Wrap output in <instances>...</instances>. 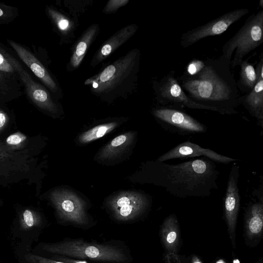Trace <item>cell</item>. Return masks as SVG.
Here are the masks:
<instances>
[{"label":"cell","mask_w":263,"mask_h":263,"mask_svg":"<svg viewBox=\"0 0 263 263\" xmlns=\"http://www.w3.org/2000/svg\"><path fill=\"white\" fill-rule=\"evenodd\" d=\"M117 123L110 122L97 125L83 133L79 138L81 143H87L102 138L111 132L117 126Z\"/></svg>","instance_id":"cell-26"},{"label":"cell","mask_w":263,"mask_h":263,"mask_svg":"<svg viewBox=\"0 0 263 263\" xmlns=\"http://www.w3.org/2000/svg\"><path fill=\"white\" fill-rule=\"evenodd\" d=\"M50 200L62 219L77 224H84L87 217L84 201L75 193L64 189L53 190Z\"/></svg>","instance_id":"cell-11"},{"label":"cell","mask_w":263,"mask_h":263,"mask_svg":"<svg viewBox=\"0 0 263 263\" xmlns=\"http://www.w3.org/2000/svg\"><path fill=\"white\" fill-rule=\"evenodd\" d=\"M42 249L56 255L98 261L121 262L127 259L123 251L116 247L81 240L45 243Z\"/></svg>","instance_id":"cell-6"},{"label":"cell","mask_w":263,"mask_h":263,"mask_svg":"<svg viewBox=\"0 0 263 263\" xmlns=\"http://www.w3.org/2000/svg\"><path fill=\"white\" fill-rule=\"evenodd\" d=\"M239 166L234 162L230 171L224 199V213L228 232L233 247L235 246V230L240 207L238 186Z\"/></svg>","instance_id":"cell-14"},{"label":"cell","mask_w":263,"mask_h":263,"mask_svg":"<svg viewBox=\"0 0 263 263\" xmlns=\"http://www.w3.org/2000/svg\"><path fill=\"white\" fill-rule=\"evenodd\" d=\"M192 263H202V262L200 261V260L197 257H194L192 259Z\"/></svg>","instance_id":"cell-34"},{"label":"cell","mask_w":263,"mask_h":263,"mask_svg":"<svg viewBox=\"0 0 263 263\" xmlns=\"http://www.w3.org/2000/svg\"><path fill=\"white\" fill-rule=\"evenodd\" d=\"M246 231L250 238L258 237L262 233L263 227L262 198L251 203L246 215Z\"/></svg>","instance_id":"cell-21"},{"label":"cell","mask_w":263,"mask_h":263,"mask_svg":"<svg viewBox=\"0 0 263 263\" xmlns=\"http://www.w3.org/2000/svg\"><path fill=\"white\" fill-rule=\"evenodd\" d=\"M46 13L54 28L60 35L65 36L71 33L74 28L73 22L52 6H46Z\"/></svg>","instance_id":"cell-25"},{"label":"cell","mask_w":263,"mask_h":263,"mask_svg":"<svg viewBox=\"0 0 263 263\" xmlns=\"http://www.w3.org/2000/svg\"><path fill=\"white\" fill-rule=\"evenodd\" d=\"M257 81L254 87L249 92L240 96V104L255 118L258 125L263 126V56L255 67Z\"/></svg>","instance_id":"cell-16"},{"label":"cell","mask_w":263,"mask_h":263,"mask_svg":"<svg viewBox=\"0 0 263 263\" xmlns=\"http://www.w3.org/2000/svg\"><path fill=\"white\" fill-rule=\"evenodd\" d=\"M231 60L222 55L204 60L202 68L193 75L183 73L178 80L194 102L222 115L238 113L240 95L231 67Z\"/></svg>","instance_id":"cell-1"},{"label":"cell","mask_w":263,"mask_h":263,"mask_svg":"<svg viewBox=\"0 0 263 263\" xmlns=\"http://www.w3.org/2000/svg\"><path fill=\"white\" fill-rule=\"evenodd\" d=\"M146 197L139 193L124 192L112 197L108 202L113 216L118 220L127 221L139 216L147 208Z\"/></svg>","instance_id":"cell-12"},{"label":"cell","mask_w":263,"mask_h":263,"mask_svg":"<svg viewBox=\"0 0 263 263\" xmlns=\"http://www.w3.org/2000/svg\"><path fill=\"white\" fill-rule=\"evenodd\" d=\"M249 10L243 8L228 12L208 23L189 30L182 34L180 44L184 48L208 36L220 34L233 23L247 14Z\"/></svg>","instance_id":"cell-9"},{"label":"cell","mask_w":263,"mask_h":263,"mask_svg":"<svg viewBox=\"0 0 263 263\" xmlns=\"http://www.w3.org/2000/svg\"><path fill=\"white\" fill-rule=\"evenodd\" d=\"M203 156L214 162L229 164L237 160L219 154L209 148H203L190 141H185L176 145L158 157L157 161L164 162L174 159L189 158Z\"/></svg>","instance_id":"cell-15"},{"label":"cell","mask_w":263,"mask_h":263,"mask_svg":"<svg viewBox=\"0 0 263 263\" xmlns=\"http://www.w3.org/2000/svg\"><path fill=\"white\" fill-rule=\"evenodd\" d=\"M152 114L166 130L174 133L187 135L207 130L205 125L182 110L161 106L154 108Z\"/></svg>","instance_id":"cell-10"},{"label":"cell","mask_w":263,"mask_h":263,"mask_svg":"<svg viewBox=\"0 0 263 263\" xmlns=\"http://www.w3.org/2000/svg\"><path fill=\"white\" fill-rule=\"evenodd\" d=\"M259 4L260 6L261 7V9L263 8V0H260L259 2Z\"/></svg>","instance_id":"cell-35"},{"label":"cell","mask_w":263,"mask_h":263,"mask_svg":"<svg viewBox=\"0 0 263 263\" xmlns=\"http://www.w3.org/2000/svg\"><path fill=\"white\" fill-rule=\"evenodd\" d=\"M15 121L14 115L6 104L0 103V135L4 134Z\"/></svg>","instance_id":"cell-29"},{"label":"cell","mask_w":263,"mask_h":263,"mask_svg":"<svg viewBox=\"0 0 263 263\" xmlns=\"http://www.w3.org/2000/svg\"><path fill=\"white\" fill-rule=\"evenodd\" d=\"M26 259L29 263H67L32 254H28L26 256Z\"/></svg>","instance_id":"cell-32"},{"label":"cell","mask_w":263,"mask_h":263,"mask_svg":"<svg viewBox=\"0 0 263 263\" xmlns=\"http://www.w3.org/2000/svg\"><path fill=\"white\" fill-rule=\"evenodd\" d=\"M58 260L67 263H88L86 261L81 260H75L68 257H58Z\"/></svg>","instance_id":"cell-33"},{"label":"cell","mask_w":263,"mask_h":263,"mask_svg":"<svg viewBox=\"0 0 263 263\" xmlns=\"http://www.w3.org/2000/svg\"><path fill=\"white\" fill-rule=\"evenodd\" d=\"M18 16L17 8L0 3V24L6 25L13 22Z\"/></svg>","instance_id":"cell-30"},{"label":"cell","mask_w":263,"mask_h":263,"mask_svg":"<svg viewBox=\"0 0 263 263\" xmlns=\"http://www.w3.org/2000/svg\"><path fill=\"white\" fill-rule=\"evenodd\" d=\"M160 235L167 254H177L179 231L175 215H171L165 219L161 227Z\"/></svg>","instance_id":"cell-20"},{"label":"cell","mask_w":263,"mask_h":263,"mask_svg":"<svg viewBox=\"0 0 263 263\" xmlns=\"http://www.w3.org/2000/svg\"><path fill=\"white\" fill-rule=\"evenodd\" d=\"M19 221L21 228L27 230L40 225L42 218L40 214L31 209H25L20 214Z\"/></svg>","instance_id":"cell-27"},{"label":"cell","mask_w":263,"mask_h":263,"mask_svg":"<svg viewBox=\"0 0 263 263\" xmlns=\"http://www.w3.org/2000/svg\"><path fill=\"white\" fill-rule=\"evenodd\" d=\"M263 43V10L250 15L222 48V55L231 60L232 69Z\"/></svg>","instance_id":"cell-5"},{"label":"cell","mask_w":263,"mask_h":263,"mask_svg":"<svg viewBox=\"0 0 263 263\" xmlns=\"http://www.w3.org/2000/svg\"><path fill=\"white\" fill-rule=\"evenodd\" d=\"M149 178L171 195L179 198L204 197L218 189L216 164L203 157L176 164L153 162Z\"/></svg>","instance_id":"cell-2"},{"label":"cell","mask_w":263,"mask_h":263,"mask_svg":"<svg viewBox=\"0 0 263 263\" xmlns=\"http://www.w3.org/2000/svg\"><path fill=\"white\" fill-rule=\"evenodd\" d=\"M251 58V56L244 59L239 65V76L236 83L239 91L245 93L251 90L257 81L254 63L249 62Z\"/></svg>","instance_id":"cell-23"},{"label":"cell","mask_w":263,"mask_h":263,"mask_svg":"<svg viewBox=\"0 0 263 263\" xmlns=\"http://www.w3.org/2000/svg\"><path fill=\"white\" fill-rule=\"evenodd\" d=\"M36 156L13 150L0 140V185L7 187L24 181L36 183L40 175Z\"/></svg>","instance_id":"cell-4"},{"label":"cell","mask_w":263,"mask_h":263,"mask_svg":"<svg viewBox=\"0 0 263 263\" xmlns=\"http://www.w3.org/2000/svg\"><path fill=\"white\" fill-rule=\"evenodd\" d=\"M138 28V25L133 24L128 25L116 32L106 40L96 52L91 61L90 65L95 67L107 58L131 38L135 34Z\"/></svg>","instance_id":"cell-17"},{"label":"cell","mask_w":263,"mask_h":263,"mask_svg":"<svg viewBox=\"0 0 263 263\" xmlns=\"http://www.w3.org/2000/svg\"><path fill=\"white\" fill-rule=\"evenodd\" d=\"M133 139L134 134L132 133L115 137L102 149L99 154L100 159H107L117 156L129 146Z\"/></svg>","instance_id":"cell-24"},{"label":"cell","mask_w":263,"mask_h":263,"mask_svg":"<svg viewBox=\"0 0 263 263\" xmlns=\"http://www.w3.org/2000/svg\"><path fill=\"white\" fill-rule=\"evenodd\" d=\"M140 59L139 49H133L87 79L84 84L92 95L104 101L125 98L137 87Z\"/></svg>","instance_id":"cell-3"},{"label":"cell","mask_w":263,"mask_h":263,"mask_svg":"<svg viewBox=\"0 0 263 263\" xmlns=\"http://www.w3.org/2000/svg\"><path fill=\"white\" fill-rule=\"evenodd\" d=\"M99 30V25L94 24L83 32L78 41L70 58L68 66L71 69L73 70L80 66L89 46L97 37Z\"/></svg>","instance_id":"cell-18"},{"label":"cell","mask_w":263,"mask_h":263,"mask_svg":"<svg viewBox=\"0 0 263 263\" xmlns=\"http://www.w3.org/2000/svg\"><path fill=\"white\" fill-rule=\"evenodd\" d=\"M11 60L30 102L44 114L55 117L59 110L55 98L44 85L35 80L13 54Z\"/></svg>","instance_id":"cell-8"},{"label":"cell","mask_w":263,"mask_h":263,"mask_svg":"<svg viewBox=\"0 0 263 263\" xmlns=\"http://www.w3.org/2000/svg\"><path fill=\"white\" fill-rule=\"evenodd\" d=\"M155 99L162 107L182 110L184 108L216 112L211 107L191 100L181 88L174 71H170L160 79L153 81Z\"/></svg>","instance_id":"cell-7"},{"label":"cell","mask_w":263,"mask_h":263,"mask_svg":"<svg viewBox=\"0 0 263 263\" xmlns=\"http://www.w3.org/2000/svg\"><path fill=\"white\" fill-rule=\"evenodd\" d=\"M258 263H262V262H258Z\"/></svg>","instance_id":"cell-36"},{"label":"cell","mask_w":263,"mask_h":263,"mask_svg":"<svg viewBox=\"0 0 263 263\" xmlns=\"http://www.w3.org/2000/svg\"><path fill=\"white\" fill-rule=\"evenodd\" d=\"M3 141L13 150L37 155L40 151L39 138L29 137L20 132L10 134Z\"/></svg>","instance_id":"cell-19"},{"label":"cell","mask_w":263,"mask_h":263,"mask_svg":"<svg viewBox=\"0 0 263 263\" xmlns=\"http://www.w3.org/2000/svg\"><path fill=\"white\" fill-rule=\"evenodd\" d=\"M7 42L19 59L53 96L55 98L60 97L61 90L58 83L37 57L27 47L22 44L10 39H7Z\"/></svg>","instance_id":"cell-13"},{"label":"cell","mask_w":263,"mask_h":263,"mask_svg":"<svg viewBox=\"0 0 263 263\" xmlns=\"http://www.w3.org/2000/svg\"><path fill=\"white\" fill-rule=\"evenodd\" d=\"M18 77L0 72V103L7 104L22 95Z\"/></svg>","instance_id":"cell-22"},{"label":"cell","mask_w":263,"mask_h":263,"mask_svg":"<svg viewBox=\"0 0 263 263\" xmlns=\"http://www.w3.org/2000/svg\"><path fill=\"white\" fill-rule=\"evenodd\" d=\"M12 54L11 51L0 42V72L18 77L11 62Z\"/></svg>","instance_id":"cell-28"},{"label":"cell","mask_w":263,"mask_h":263,"mask_svg":"<svg viewBox=\"0 0 263 263\" xmlns=\"http://www.w3.org/2000/svg\"><path fill=\"white\" fill-rule=\"evenodd\" d=\"M128 2V0H110L105 6L103 12L105 14L115 13L120 8L126 5Z\"/></svg>","instance_id":"cell-31"}]
</instances>
